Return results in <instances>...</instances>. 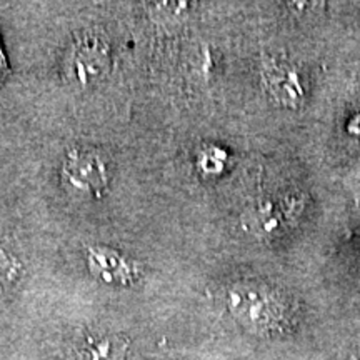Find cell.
I'll return each mask as SVG.
<instances>
[{"label": "cell", "instance_id": "obj_1", "mask_svg": "<svg viewBox=\"0 0 360 360\" xmlns=\"http://www.w3.org/2000/svg\"><path fill=\"white\" fill-rule=\"evenodd\" d=\"M8 72L7 69V62H6V57H4L2 53V49H0V82H2L4 77H6V74Z\"/></svg>", "mask_w": 360, "mask_h": 360}]
</instances>
